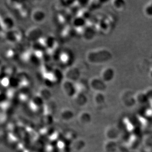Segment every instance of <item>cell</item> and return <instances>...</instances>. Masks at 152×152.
I'll list each match as a JSON object with an SVG mask.
<instances>
[{"instance_id": "6da1fadb", "label": "cell", "mask_w": 152, "mask_h": 152, "mask_svg": "<svg viewBox=\"0 0 152 152\" xmlns=\"http://www.w3.org/2000/svg\"><path fill=\"white\" fill-rule=\"evenodd\" d=\"M113 70L110 69H107L104 70L102 73V79L103 80L109 81L113 78Z\"/></svg>"}, {"instance_id": "7a4b0ae2", "label": "cell", "mask_w": 152, "mask_h": 152, "mask_svg": "<svg viewBox=\"0 0 152 152\" xmlns=\"http://www.w3.org/2000/svg\"><path fill=\"white\" fill-rule=\"evenodd\" d=\"M74 24L77 28L83 27L85 25V19L82 17H77L74 20Z\"/></svg>"}]
</instances>
